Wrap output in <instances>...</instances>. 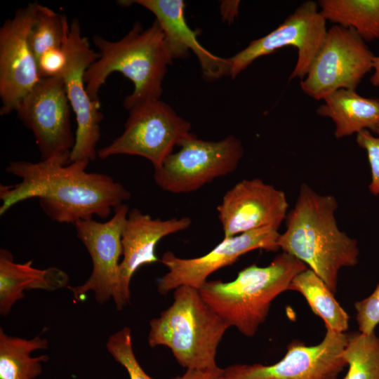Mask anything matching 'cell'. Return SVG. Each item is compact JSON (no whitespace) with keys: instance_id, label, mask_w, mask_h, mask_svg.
Segmentation results:
<instances>
[{"instance_id":"6da1fadb","label":"cell","mask_w":379,"mask_h":379,"mask_svg":"<svg viewBox=\"0 0 379 379\" xmlns=\"http://www.w3.org/2000/svg\"><path fill=\"white\" fill-rule=\"evenodd\" d=\"M88 164L11 161L6 171L21 180L13 185H0V215L20 202L38 198L44 213L58 223L74 224L94 215L108 218L131 194L109 175L86 172Z\"/></svg>"},{"instance_id":"7a4b0ae2","label":"cell","mask_w":379,"mask_h":379,"mask_svg":"<svg viewBox=\"0 0 379 379\" xmlns=\"http://www.w3.org/2000/svg\"><path fill=\"white\" fill-rule=\"evenodd\" d=\"M338 207L332 195L320 194L302 183L294 207L287 213L286 230L278 246L315 272L333 294L339 270L358 262L357 241L342 232L337 224Z\"/></svg>"},{"instance_id":"3957f363","label":"cell","mask_w":379,"mask_h":379,"mask_svg":"<svg viewBox=\"0 0 379 379\" xmlns=\"http://www.w3.org/2000/svg\"><path fill=\"white\" fill-rule=\"evenodd\" d=\"M93 41L100 58L86 71L84 81L91 100L100 101L98 93L108 77L118 72L128 78L133 91L124 102L129 110L145 102L160 99L168 67L173 63L164 32L155 20L147 28L139 23L118 41L94 35Z\"/></svg>"},{"instance_id":"277c9868","label":"cell","mask_w":379,"mask_h":379,"mask_svg":"<svg viewBox=\"0 0 379 379\" xmlns=\"http://www.w3.org/2000/svg\"><path fill=\"white\" fill-rule=\"evenodd\" d=\"M307 268L298 258L282 252L267 266L251 265L232 281H207L199 291L230 327L253 337L266 320L272 301L288 291L293 279Z\"/></svg>"},{"instance_id":"5b68a950","label":"cell","mask_w":379,"mask_h":379,"mask_svg":"<svg viewBox=\"0 0 379 379\" xmlns=\"http://www.w3.org/2000/svg\"><path fill=\"white\" fill-rule=\"evenodd\" d=\"M228 328L198 289L182 286L175 289L172 305L150 321L148 344L168 347L187 369L213 368Z\"/></svg>"},{"instance_id":"8992f818","label":"cell","mask_w":379,"mask_h":379,"mask_svg":"<svg viewBox=\"0 0 379 379\" xmlns=\"http://www.w3.org/2000/svg\"><path fill=\"white\" fill-rule=\"evenodd\" d=\"M128 112L123 133L98 149L100 159L119 154L140 156L157 169L175 147L193 134L190 123L160 99L145 102Z\"/></svg>"},{"instance_id":"52a82bcc","label":"cell","mask_w":379,"mask_h":379,"mask_svg":"<svg viewBox=\"0 0 379 379\" xmlns=\"http://www.w3.org/2000/svg\"><path fill=\"white\" fill-rule=\"evenodd\" d=\"M154 171L155 183L164 191L189 193L215 178L234 172L243 157L241 141L229 135L219 141H206L194 134L183 140Z\"/></svg>"},{"instance_id":"ba28073f","label":"cell","mask_w":379,"mask_h":379,"mask_svg":"<svg viewBox=\"0 0 379 379\" xmlns=\"http://www.w3.org/2000/svg\"><path fill=\"white\" fill-rule=\"evenodd\" d=\"M62 76L41 79L22 100L16 112L34 136L41 161L69 164L75 135Z\"/></svg>"},{"instance_id":"9c48e42d","label":"cell","mask_w":379,"mask_h":379,"mask_svg":"<svg viewBox=\"0 0 379 379\" xmlns=\"http://www.w3.org/2000/svg\"><path fill=\"white\" fill-rule=\"evenodd\" d=\"M375 55L352 28L335 25L300 81L302 91L315 100H323L339 89L355 90L373 68Z\"/></svg>"},{"instance_id":"30bf717a","label":"cell","mask_w":379,"mask_h":379,"mask_svg":"<svg viewBox=\"0 0 379 379\" xmlns=\"http://www.w3.org/2000/svg\"><path fill=\"white\" fill-rule=\"evenodd\" d=\"M326 23L318 4L305 1L276 29L227 58L230 76L234 79L260 57L291 46L298 49V59L289 79H304L326 39Z\"/></svg>"},{"instance_id":"8fae6325","label":"cell","mask_w":379,"mask_h":379,"mask_svg":"<svg viewBox=\"0 0 379 379\" xmlns=\"http://www.w3.org/2000/svg\"><path fill=\"white\" fill-rule=\"evenodd\" d=\"M67 62L61 76L67 95L77 121L75 143L70 154L69 163L94 161L98 157L96 145L100 137V123L103 114L100 101L89 97L84 81L88 68L99 58L88 39L81 34L79 22L74 19L63 46Z\"/></svg>"},{"instance_id":"7c38bea8","label":"cell","mask_w":379,"mask_h":379,"mask_svg":"<svg viewBox=\"0 0 379 379\" xmlns=\"http://www.w3.org/2000/svg\"><path fill=\"white\" fill-rule=\"evenodd\" d=\"M128 211L127 205L123 204L114 208L113 216L106 222L90 218L74 224L77 236L88 252L93 265L91 275L83 284L67 287L75 300H81L91 291L99 304L117 298L123 253L121 232Z\"/></svg>"},{"instance_id":"4fadbf2b","label":"cell","mask_w":379,"mask_h":379,"mask_svg":"<svg viewBox=\"0 0 379 379\" xmlns=\"http://www.w3.org/2000/svg\"><path fill=\"white\" fill-rule=\"evenodd\" d=\"M321 342L307 346L293 340L284 357L272 365L236 364L225 368L228 379H337L347 366L343 352L347 334L326 328Z\"/></svg>"},{"instance_id":"5bb4252c","label":"cell","mask_w":379,"mask_h":379,"mask_svg":"<svg viewBox=\"0 0 379 379\" xmlns=\"http://www.w3.org/2000/svg\"><path fill=\"white\" fill-rule=\"evenodd\" d=\"M28 4L15 11L0 28V114L16 111L22 100L41 79L29 43L39 6Z\"/></svg>"},{"instance_id":"9a60e30c","label":"cell","mask_w":379,"mask_h":379,"mask_svg":"<svg viewBox=\"0 0 379 379\" xmlns=\"http://www.w3.org/2000/svg\"><path fill=\"white\" fill-rule=\"evenodd\" d=\"M278 230L271 227L251 230L223 238L204 255L181 258L173 252H165L159 260L168 270L158 281L157 290L166 294L182 286L200 289L214 272L234 263L241 255L255 249L279 250Z\"/></svg>"},{"instance_id":"2e32d148","label":"cell","mask_w":379,"mask_h":379,"mask_svg":"<svg viewBox=\"0 0 379 379\" xmlns=\"http://www.w3.org/2000/svg\"><path fill=\"white\" fill-rule=\"evenodd\" d=\"M288 208L283 191L259 178L242 180L226 192L217 206L223 238L266 227L278 230Z\"/></svg>"},{"instance_id":"e0dca14e","label":"cell","mask_w":379,"mask_h":379,"mask_svg":"<svg viewBox=\"0 0 379 379\" xmlns=\"http://www.w3.org/2000/svg\"><path fill=\"white\" fill-rule=\"evenodd\" d=\"M191 224L187 216L161 220L154 219L136 208L128 211L121 232L120 285L114 300L117 310H123L130 302V283L134 273L142 265L160 260L156 254L158 242L168 235L187 230Z\"/></svg>"},{"instance_id":"ac0fdd59","label":"cell","mask_w":379,"mask_h":379,"mask_svg":"<svg viewBox=\"0 0 379 379\" xmlns=\"http://www.w3.org/2000/svg\"><path fill=\"white\" fill-rule=\"evenodd\" d=\"M152 12L164 34L173 60L184 59L192 51L200 63L203 75L208 81L230 76L227 58L216 56L206 49L197 39L196 32L187 25L182 0H135Z\"/></svg>"},{"instance_id":"d6986e66","label":"cell","mask_w":379,"mask_h":379,"mask_svg":"<svg viewBox=\"0 0 379 379\" xmlns=\"http://www.w3.org/2000/svg\"><path fill=\"white\" fill-rule=\"evenodd\" d=\"M69 281L68 274L58 267L35 268L32 260L15 262L8 250L1 248L0 314L8 316L13 305L25 298V291H55L68 287Z\"/></svg>"},{"instance_id":"ffe728a7","label":"cell","mask_w":379,"mask_h":379,"mask_svg":"<svg viewBox=\"0 0 379 379\" xmlns=\"http://www.w3.org/2000/svg\"><path fill=\"white\" fill-rule=\"evenodd\" d=\"M323 100L317 112L333 120L336 138L364 130L373 132L379 126L378 98L363 97L353 89H339Z\"/></svg>"},{"instance_id":"44dd1931","label":"cell","mask_w":379,"mask_h":379,"mask_svg":"<svg viewBox=\"0 0 379 379\" xmlns=\"http://www.w3.org/2000/svg\"><path fill=\"white\" fill-rule=\"evenodd\" d=\"M48 341L39 335L31 339L7 335L0 328V379H35L49 357H32L36 350H47Z\"/></svg>"},{"instance_id":"7402d4cb","label":"cell","mask_w":379,"mask_h":379,"mask_svg":"<svg viewBox=\"0 0 379 379\" xmlns=\"http://www.w3.org/2000/svg\"><path fill=\"white\" fill-rule=\"evenodd\" d=\"M302 294L312 312L324 322L326 328L344 333L349 328L350 317L334 298L323 280L311 269L298 274L288 291Z\"/></svg>"},{"instance_id":"603a6c76","label":"cell","mask_w":379,"mask_h":379,"mask_svg":"<svg viewBox=\"0 0 379 379\" xmlns=\"http://www.w3.org/2000/svg\"><path fill=\"white\" fill-rule=\"evenodd\" d=\"M326 20L353 29L366 42L379 39V0H320Z\"/></svg>"},{"instance_id":"cb8c5ba5","label":"cell","mask_w":379,"mask_h":379,"mask_svg":"<svg viewBox=\"0 0 379 379\" xmlns=\"http://www.w3.org/2000/svg\"><path fill=\"white\" fill-rule=\"evenodd\" d=\"M343 357L348 366L343 379H379V337L375 331L347 334Z\"/></svg>"},{"instance_id":"d4e9b609","label":"cell","mask_w":379,"mask_h":379,"mask_svg":"<svg viewBox=\"0 0 379 379\" xmlns=\"http://www.w3.org/2000/svg\"><path fill=\"white\" fill-rule=\"evenodd\" d=\"M69 30L65 15L39 4L29 36V43L36 60L46 52L62 48Z\"/></svg>"},{"instance_id":"484cf974","label":"cell","mask_w":379,"mask_h":379,"mask_svg":"<svg viewBox=\"0 0 379 379\" xmlns=\"http://www.w3.org/2000/svg\"><path fill=\"white\" fill-rule=\"evenodd\" d=\"M106 348L114 359L125 368L130 379H153L145 372L135 356L128 327L125 326L111 335Z\"/></svg>"},{"instance_id":"4316f807","label":"cell","mask_w":379,"mask_h":379,"mask_svg":"<svg viewBox=\"0 0 379 379\" xmlns=\"http://www.w3.org/2000/svg\"><path fill=\"white\" fill-rule=\"evenodd\" d=\"M359 331L369 334L379 324V282L373 292L366 298L354 303Z\"/></svg>"},{"instance_id":"83f0119b","label":"cell","mask_w":379,"mask_h":379,"mask_svg":"<svg viewBox=\"0 0 379 379\" xmlns=\"http://www.w3.org/2000/svg\"><path fill=\"white\" fill-rule=\"evenodd\" d=\"M356 141L366 152L371 173L368 189L372 194L377 196L379 194V137L364 130L357 133Z\"/></svg>"},{"instance_id":"f1b7e54d","label":"cell","mask_w":379,"mask_h":379,"mask_svg":"<svg viewBox=\"0 0 379 379\" xmlns=\"http://www.w3.org/2000/svg\"><path fill=\"white\" fill-rule=\"evenodd\" d=\"M67 62L64 48L48 51L37 60L41 79L61 76Z\"/></svg>"},{"instance_id":"f546056e","label":"cell","mask_w":379,"mask_h":379,"mask_svg":"<svg viewBox=\"0 0 379 379\" xmlns=\"http://www.w3.org/2000/svg\"><path fill=\"white\" fill-rule=\"evenodd\" d=\"M173 379H227V376L225 368L217 366L208 368L187 369L184 374Z\"/></svg>"},{"instance_id":"4dcf8cb0","label":"cell","mask_w":379,"mask_h":379,"mask_svg":"<svg viewBox=\"0 0 379 379\" xmlns=\"http://www.w3.org/2000/svg\"><path fill=\"white\" fill-rule=\"evenodd\" d=\"M373 73L370 78V82L374 86H379V56H375L373 62Z\"/></svg>"},{"instance_id":"1f68e13d","label":"cell","mask_w":379,"mask_h":379,"mask_svg":"<svg viewBox=\"0 0 379 379\" xmlns=\"http://www.w3.org/2000/svg\"><path fill=\"white\" fill-rule=\"evenodd\" d=\"M373 132L379 135V126Z\"/></svg>"}]
</instances>
